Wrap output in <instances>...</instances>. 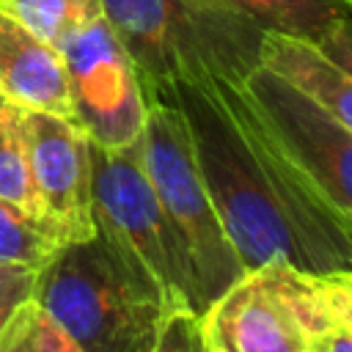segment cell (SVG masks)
Wrapping results in <instances>:
<instances>
[{
  "instance_id": "1",
  "label": "cell",
  "mask_w": 352,
  "mask_h": 352,
  "mask_svg": "<svg viewBox=\"0 0 352 352\" xmlns=\"http://www.w3.org/2000/svg\"><path fill=\"white\" fill-rule=\"evenodd\" d=\"M170 91L242 270L275 256L314 272L349 270V220L280 157L239 82H173Z\"/></svg>"
},
{
  "instance_id": "2",
  "label": "cell",
  "mask_w": 352,
  "mask_h": 352,
  "mask_svg": "<svg viewBox=\"0 0 352 352\" xmlns=\"http://www.w3.org/2000/svg\"><path fill=\"white\" fill-rule=\"evenodd\" d=\"M33 300L80 352H154L173 314L157 283L96 226L38 267Z\"/></svg>"
},
{
  "instance_id": "3",
  "label": "cell",
  "mask_w": 352,
  "mask_h": 352,
  "mask_svg": "<svg viewBox=\"0 0 352 352\" xmlns=\"http://www.w3.org/2000/svg\"><path fill=\"white\" fill-rule=\"evenodd\" d=\"M143 96L173 82H242L258 66L261 30L220 0H102Z\"/></svg>"
},
{
  "instance_id": "4",
  "label": "cell",
  "mask_w": 352,
  "mask_h": 352,
  "mask_svg": "<svg viewBox=\"0 0 352 352\" xmlns=\"http://www.w3.org/2000/svg\"><path fill=\"white\" fill-rule=\"evenodd\" d=\"M352 322V272H314L275 256L245 270L198 314L201 352H311Z\"/></svg>"
},
{
  "instance_id": "5",
  "label": "cell",
  "mask_w": 352,
  "mask_h": 352,
  "mask_svg": "<svg viewBox=\"0 0 352 352\" xmlns=\"http://www.w3.org/2000/svg\"><path fill=\"white\" fill-rule=\"evenodd\" d=\"M140 132V157L154 195L184 245L201 294V311L226 292L245 270L223 231L204 184L184 113L173 91L148 94Z\"/></svg>"
},
{
  "instance_id": "6",
  "label": "cell",
  "mask_w": 352,
  "mask_h": 352,
  "mask_svg": "<svg viewBox=\"0 0 352 352\" xmlns=\"http://www.w3.org/2000/svg\"><path fill=\"white\" fill-rule=\"evenodd\" d=\"M94 226L162 292L173 311L201 314L192 261L170 228L140 157V138L104 148L91 143Z\"/></svg>"
},
{
  "instance_id": "7",
  "label": "cell",
  "mask_w": 352,
  "mask_h": 352,
  "mask_svg": "<svg viewBox=\"0 0 352 352\" xmlns=\"http://www.w3.org/2000/svg\"><path fill=\"white\" fill-rule=\"evenodd\" d=\"M239 88L280 157L333 212L352 220V126L264 66L250 69Z\"/></svg>"
},
{
  "instance_id": "8",
  "label": "cell",
  "mask_w": 352,
  "mask_h": 352,
  "mask_svg": "<svg viewBox=\"0 0 352 352\" xmlns=\"http://www.w3.org/2000/svg\"><path fill=\"white\" fill-rule=\"evenodd\" d=\"M55 50L66 66L72 121L85 138L118 148L140 138L146 99L135 63L104 16L66 33Z\"/></svg>"
},
{
  "instance_id": "9",
  "label": "cell",
  "mask_w": 352,
  "mask_h": 352,
  "mask_svg": "<svg viewBox=\"0 0 352 352\" xmlns=\"http://www.w3.org/2000/svg\"><path fill=\"white\" fill-rule=\"evenodd\" d=\"M28 168L38 206L72 239L94 234L91 140L63 116L22 110Z\"/></svg>"
},
{
  "instance_id": "10",
  "label": "cell",
  "mask_w": 352,
  "mask_h": 352,
  "mask_svg": "<svg viewBox=\"0 0 352 352\" xmlns=\"http://www.w3.org/2000/svg\"><path fill=\"white\" fill-rule=\"evenodd\" d=\"M0 96L19 110L72 118L60 52L6 11H0Z\"/></svg>"
},
{
  "instance_id": "11",
  "label": "cell",
  "mask_w": 352,
  "mask_h": 352,
  "mask_svg": "<svg viewBox=\"0 0 352 352\" xmlns=\"http://www.w3.org/2000/svg\"><path fill=\"white\" fill-rule=\"evenodd\" d=\"M258 66L330 110L352 126V74L341 69L319 44L278 30H264L258 41Z\"/></svg>"
},
{
  "instance_id": "12",
  "label": "cell",
  "mask_w": 352,
  "mask_h": 352,
  "mask_svg": "<svg viewBox=\"0 0 352 352\" xmlns=\"http://www.w3.org/2000/svg\"><path fill=\"white\" fill-rule=\"evenodd\" d=\"M261 33L278 30L324 44L333 30L349 25L352 0H220Z\"/></svg>"
},
{
  "instance_id": "13",
  "label": "cell",
  "mask_w": 352,
  "mask_h": 352,
  "mask_svg": "<svg viewBox=\"0 0 352 352\" xmlns=\"http://www.w3.org/2000/svg\"><path fill=\"white\" fill-rule=\"evenodd\" d=\"M63 242L69 234L52 217L0 198V264L38 270Z\"/></svg>"
},
{
  "instance_id": "14",
  "label": "cell",
  "mask_w": 352,
  "mask_h": 352,
  "mask_svg": "<svg viewBox=\"0 0 352 352\" xmlns=\"http://www.w3.org/2000/svg\"><path fill=\"white\" fill-rule=\"evenodd\" d=\"M0 198L44 214L33 190L30 168H28L22 110L6 102L3 96H0Z\"/></svg>"
},
{
  "instance_id": "15",
  "label": "cell",
  "mask_w": 352,
  "mask_h": 352,
  "mask_svg": "<svg viewBox=\"0 0 352 352\" xmlns=\"http://www.w3.org/2000/svg\"><path fill=\"white\" fill-rule=\"evenodd\" d=\"M0 11L55 47L74 28L102 16V0H0Z\"/></svg>"
},
{
  "instance_id": "16",
  "label": "cell",
  "mask_w": 352,
  "mask_h": 352,
  "mask_svg": "<svg viewBox=\"0 0 352 352\" xmlns=\"http://www.w3.org/2000/svg\"><path fill=\"white\" fill-rule=\"evenodd\" d=\"M0 352H80L52 316L30 300L0 330Z\"/></svg>"
},
{
  "instance_id": "17",
  "label": "cell",
  "mask_w": 352,
  "mask_h": 352,
  "mask_svg": "<svg viewBox=\"0 0 352 352\" xmlns=\"http://www.w3.org/2000/svg\"><path fill=\"white\" fill-rule=\"evenodd\" d=\"M36 272L38 270L22 264H0V330L16 316L22 305L33 300Z\"/></svg>"
},
{
  "instance_id": "18",
  "label": "cell",
  "mask_w": 352,
  "mask_h": 352,
  "mask_svg": "<svg viewBox=\"0 0 352 352\" xmlns=\"http://www.w3.org/2000/svg\"><path fill=\"white\" fill-rule=\"evenodd\" d=\"M154 352H201L198 316L190 311H173L162 322Z\"/></svg>"
}]
</instances>
